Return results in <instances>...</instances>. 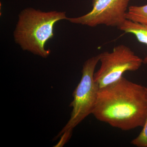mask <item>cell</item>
I'll return each instance as SVG.
<instances>
[{
	"label": "cell",
	"mask_w": 147,
	"mask_h": 147,
	"mask_svg": "<svg viewBox=\"0 0 147 147\" xmlns=\"http://www.w3.org/2000/svg\"><path fill=\"white\" fill-rule=\"evenodd\" d=\"M146 89L123 77L99 89L92 114L98 120L124 131L143 127L147 117Z\"/></svg>",
	"instance_id": "1"
},
{
	"label": "cell",
	"mask_w": 147,
	"mask_h": 147,
	"mask_svg": "<svg viewBox=\"0 0 147 147\" xmlns=\"http://www.w3.org/2000/svg\"><path fill=\"white\" fill-rule=\"evenodd\" d=\"M67 18L64 11L25 9L18 15L13 32L14 40L24 51L47 58L50 50H46L45 45L54 37L55 24Z\"/></svg>",
	"instance_id": "2"
},
{
	"label": "cell",
	"mask_w": 147,
	"mask_h": 147,
	"mask_svg": "<svg viewBox=\"0 0 147 147\" xmlns=\"http://www.w3.org/2000/svg\"><path fill=\"white\" fill-rule=\"evenodd\" d=\"M99 61L100 54L92 57L84 63L82 79L73 92V100L70 104L72 108L70 119L56 139L66 131H72L74 127L92 114L99 90L94 79L95 69Z\"/></svg>",
	"instance_id": "3"
},
{
	"label": "cell",
	"mask_w": 147,
	"mask_h": 147,
	"mask_svg": "<svg viewBox=\"0 0 147 147\" xmlns=\"http://www.w3.org/2000/svg\"><path fill=\"white\" fill-rule=\"evenodd\" d=\"M99 54L101 65L94 74L99 89L118 82L126 71H137L143 63L142 58L123 44L115 46L112 52Z\"/></svg>",
	"instance_id": "4"
},
{
	"label": "cell",
	"mask_w": 147,
	"mask_h": 147,
	"mask_svg": "<svg viewBox=\"0 0 147 147\" xmlns=\"http://www.w3.org/2000/svg\"><path fill=\"white\" fill-rule=\"evenodd\" d=\"M129 0H93L92 9L79 17L68 18L73 24L90 27L99 25L118 28L126 20Z\"/></svg>",
	"instance_id": "5"
},
{
	"label": "cell",
	"mask_w": 147,
	"mask_h": 147,
	"mask_svg": "<svg viewBox=\"0 0 147 147\" xmlns=\"http://www.w3.org/2000/svg\"><path fill=\"white\" fill-rule=\"evenodd\" d=\"M118 28L125 33L134 35L139 42L147 45V25L126 19ZM143 63L147 64V56L143 59Z\"/></svg>",
	"instance_id": "6"
},
{
	"label": "cell",
	"mask_w": 147,
	"mask_h": 147,
	"mask_svg": "<svg viewBox=\"0 0 147 147\" xmlns=\"http://www.w3.org/2000/svg\"><path fill=\"white\" fill-rule=\"evenodd\" d=\"M127 20L147 25V4L143 6H130L126 14Z\"/></svg>",
	"instance_id": "7"
},
{
	"label": "cell",
	"mask_w": 147,
	"mask_h": 147,
	"mask_svg": "<svg viewBox=\"0 0 147 147\" xmlns=\"http://www.w3.org/2000/svg\"><path fill=\"white\" fill-rule=\"evenodd\" d=\"M143 127L139 135L131 141V144L138 147H147V117Z\"/></svg>",
	"instance_id": "8"
},
{
	"label": "cell",
	"mask_w": 147,
	"mask_h": 147,
	"mask_svg": "<svg viewBox=\"0 0 147 147\" xmlns=\"http://www.w3.org/2000/svg\"><path fill=\"white\" fill-rule=\"evenodd\" d=\"M71 134H72V131H67L64 132L61 136L60 141L57 145L58 146H61L64 145L68 141L69 139H70Z\"/></svg>",
	"instance_id": "9"
},
{
	"label": "cell",
	"mask_w": 147,
	"mask_h": 147,
	"mask_svg": "<svg viewBox=\"0 0 147 147\" xmlns=\"http://www.w3.org/2000/svg\"><path fill=\"white\" fill-rule=\"evenodd\" d=\"M146 90H147V88Z\"/></svg>",
	"instance_id": "10"
}]
</instances>
